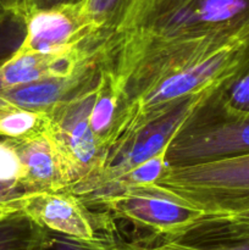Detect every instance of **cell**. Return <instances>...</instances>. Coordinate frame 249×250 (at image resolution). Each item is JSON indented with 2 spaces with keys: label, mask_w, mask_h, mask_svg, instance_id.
<instances>
[{
  "label": "cell",
  "mask_w": 249,
  "mask_h": 250,
  "mask_svg": "<svg viewBox=\"0 0 249 250\" xmlns=\"http://www.w3.org/2000/svg\"><path fill=\"white\" fill-rule=\"evenodd\" d=\"M50 117L46 112L29 111L0 103V137L24 138L48 128Z\"/></svg>",
  "instance_id": "5bb4252c"
},
{
  "label": "cell",
  "mask_w": 249,
  "mask_h": 250,
  "mask_svg": "<svg viewBox=\"0 0 249 250\" xmlns=\"http://www.w3.org/2000/svg\"><path fill=\"white\" fill-rule=\"evenodd\" d=\"M21 214L42 229L82 242L115 239L104 221L88 212L81 198L68 190L28 192L22 199Z\"/></svg>",
  "instance_id": "52a82bcc"
},
{
  "label": "cell",
  "mask_w": 249,
  "mask_h": 250,
  "mask_svg": "<svg viewBox=\"0 0 249 250\" xmlns=\"http://www.w3.org/2000/svg\"><path fill=\"white\" fill-rule=\"evenodd\" d=\"M134 0H82L83 16L100 32H112L121 23Z\"/></svg>",
  "instance_id": "9a60e30c"
},
{
  "label": "cell",
  "mask_w": 249,
  "mask_h": 250,
  "mask_svg": "<svg viewBox=\"0 0 249 250\" xmlns=\"http://www.w3.org/2000/svg\"><path fill=\"white\" fill-rule=\"evenodd\" d=\"M81 1L82 0H19L14 12H16L19 16L22 17L32 10L46 9V7H53L63 4H77Z\"/></svg>",
  "instance_id": "7402d4cb"
},
{
  "label": "cell",
  "mask_w": 249,
  "mask_h": 250,
  "mask_svg": "<svg viewBox=\"0 0 249 250\" xmlns=\"http://www.w3.org/2000/svg\"><path fill=\"white\" fill-rule=\"evenodd\" d=\"M149 187L172 197L205 216L249 209V154L190 165L167 166Z\"/></svg>",
  "instance_id": "7a4b0ae2"
},
{
  "label": "cell",
  "mask_w": 249,
  "mask_h": 250,
  "mask_svg": "<svg viewBox=\"0 0 249 250\" xmlns=\"http://www.w3.org/2000/svg\"><path fill=\"white\" fill-rule=\"evenodd\" d=\"M249 238V209L219 216H205L193 229L175 239L192 244Z\"/></svg>",
  "instance_id": "8fae6325"
},
{
  "label": "cell",
  "mask_w": 249,
  "mask_h": 250,
  "mask_svg": "<svg viewBox=\"0 0 249 250\" xmlns=\"http://www.w3.org/2000/svg\"><path fill=\"white\" fill-rule=\"evenodd\" d=\"M98 76L99 71L90 82L49 114L51 132L77 171L78 181L94 172L100 163L99 144L89 124L98 93Z\"/></svg>",
  "instance_id": "8992f818"
},
{
  "label": "cell",
  "mask_w": 249,
  "mask_h": 250,
  "mask_svg": "<svg viewBox=\"0 0 249 250\" xmlns=\"http://www.w3.org/2000/svg\"><path fill=\"white\" fill-rule=\"evenodd\" d=\"M0 138H1V137H0Z\"/></svg>",
  "instance_id": "4316f807"
},
{
  "label": "cell",
  "mask_w": 249,
  "mask_h": 250,
  "mask_svg": "<svg viewBox=\"0 0 249 250\" xmlns=\"http://www.w3.org/2000/svg\"><path fill=\"white\" fill-rule=\"evenodd\" d=\"M10 139L23 167L20 182L28 192L63 190L78 181L77 171L51 132L50 124L33 136Z\"/></svg>",
  "instance_id": "ba28073f"
},
{
  "label": "cell",
  "mask_w": 249,
  "mask_h": 250,
  "mask_svg": "<svg viewBox=\"0 0 249 250\" xmlns=\"http://www.w3.org/2000/svg\"><path fill=\"white\" fill-rule=\"evenodd\" d=\"M90 203L164 239L178 238L205 217L204 212L149 187H127Z\"/></svg>",
  "instance_id": "277c9868"
},
{
  "label": "cell",
  "mask_w": 249,
  "mask_h": 250,
  "mask_svg": "<svg viewBox=\"0 0 249 250\" xmlns=\"http://www.w3.org/2000/svg\"><path fill=\"white\" fill-rule=\"evenodd\" d=\"M142 1H143V0H134V1H133V4H132V6H131V9L128 10V12H127V15H126V16H124V19H126V17L128 16V15H129V12H131L132 10H133L134 7H136L137 5H138L139 2H142ZM124 20H122V21H124ZM122 21H121V22H122ZM119 26H120V24H119ZM119 26H117V27H119ZM117 27H116V28H117Z\"/></svg>",
  "instance_id": "d4e9b609"
},
{
  "label": "cell",
  "mask_w": 249,
  "mask_h": 250,
  "mask_svg": "<svg viewBox=\"0 0 249 250\" xmlns=\"http://www.w3.org/2000/svg\"><path fill=\"white\" fill-rule=\"evenodd\" d=\"M24 37V23L21 16L11 10L0 11V62L19 49Z\"/></svg>",
  "instance_id": "e0dca14e"
},
{
  "label": "cell",
  "mask_w": 249,
  "mask_h": 250,
  "mask_svg": "<svg viewBox=\"0 0 249 250\" xmlns=\"http://www.w3.org/2000/svg\"><path fill=\"white\" fill-rule=\"evenodd\" d=\"M121 106V95L111 70L100 63L98 76V93L89 116V124L100 148V159L106 139L114 127ZM100 164V163H99ZM99 167V166H98Z\"/></svg>",
  "instance_id": "30bf717a"
},
{
  "label": "cell",
  "mask_w": 249,
  "mask_h": 250,
  "mask_svg": "<svg viewBox=\"0 0 249 250\" xmlns=\"http://www.w3.org/2000/svg\"><path fill=\"white\" fill-rule=\"evenodd\" d=\"M168 146H170V144H168ZM168 146H165L163 150L159 151L158 154L151 156L150 159H148V160H145L144 163L137 165L136 167L132 168L129 172H127L126 175L122 176L121 178H119V180L114 183V186H112L105 194H107V193L119 192V190L127 187H142V186H149L151 185V183L155 182V181L163 175V172L168 166Z\"/></svg>",
  "instance_id": "2e32d148"
},
{
  "label": "cell",
  "mask_w": 249,
  "mask_h": 250,
  "mask_svg": "<svg viewBox=\"0 0 249 250\" xmlns=\"http://www.w3.org/2000/svg\"><path fill=\"white\" fill-rule=\"evenodd\" d=\"M205 107L226 115H249V61L212 95Z\"/></svg>",
  "instance_id": "7c38bea8"
},
{
  "label": "cell",
  "mask_w": 249,
  "mask_h": 250,
  "mask_svg": "<svg viewBox=\"0 0 249 250\" xmlns=\"http://www.w3.org/2000/svg\"><path fill=\"white\" fill-rule=\"evenodd\" d=\"M1 10H4V9H2V7H1V6H0V11H1Z\"/></svg>",
  "instance_id": "484cf974"
},
{
  "label": "cell",
  "mask_w": 249,
  "mask_h": 250,
  "mask_svg": "<svg viewBox=\"0 0 249 250\" xmlns=\"http://www.w3.org/2000/svg\"><path fill=\"white\" fill-rule=\"evenodd\" d=\"M20 49L43 54H70L105 43L104 33L82 15L80 2L36 9L22 16Z\"/></svg>",
  "instance_id": "5b68a950"
},
{
  "label": "cell",
  "mask_w": 249,
  "mask_h": 250,
  "mask_svg": "<svg viewBox=\"0 0 249 250\" xmlns=\"http://www.w3.org/2000/svg\"><path fill=\"white\" fill-rule=\"evenodd\" d=\"M23 167L11 139L0 138V181L1 182H17L22 180Z\"/></svg>",
  "instance_id": "d6986e66"
},
{
  "label": "cell",
  "mask_w": 249,
  "mask_h": 250,
  "mask_svg": "<svg viewBox=\"0 0 249 250\" xmlns=\"http://www.w3.org/2000/svg\"><path fill=\"white\" fill-rule=\"evenodd\" d=\"M111 250H211L180 239H164L160 243H128L112 242Z\"/></svg>",
  "instance_id": "44dd1931"
},
{
  "label": "cell",
  "mask_w": 249,
  "mask_h": 250,
  "mask_svg": "<svg viewBox=\"0 0 249 250\" xmlns=\"http://www.w3.org/2000/svg\"><path fill=\"white\" fill-rule=\"evenodd\" d=\"M19 0H0V6L5 10H15Z\"/></svg>",
  "instance_id": "cb8c5ba5"
},
{
  "label": "cell",
  "mask_w": 249,
  "mask_h": 250,
  "mask_svg": "<svg viewBox=\"0 0 249 250\" xmlns=\"http://www.w3.org/2000/svg\"><path fill=\"white\" fill-rule=\"evenodd\" d=\"M249 154V115H226L208 109L171 141L168 166L190 165Z\"/></svg>",
  "instance_id": "3957f363"
},
{
  "label": "cell",
  "mask_w": 249,
  "mask_h": 250,
  "mask_svg": "<svg viewBox=\"0 0 249 250\" xmlns=\"http://www.w3.org/2000/svg\"><path fill=\"white\" fill-rule=\"evenodd\" d=\"M99 65L71 77L48 78L27 84L0 88V103L19 109L50 114L58 105L93 80Z\"/></svg>",
  "instance_id": "9c48e42d"
},
{
  "label": "cell",
  "mask_w": 249,
  "mask_h": 250,
  "mask_svg": "<svg viewBox=\"0 0 249 250\" xmlns=\"http://www.w3.org/2000/svg\"><path fill=\"white\" fill-rule=\"evenodd\" d=\"M249 42V0H143L115 29L106 66L133 97L170 73Z\"/></svg>",
  "instance_id": "6da1fadb"
},
{
  "label": "cell",
  "mask_w": 249,
  "mask_h": 250,
  "mask_svg": "<svg viewBox=\"0 0 249 250\" xmlns=\"http://www.w3.org/2000/svg\"><path fill=\"white\" fill-rule=\"evenodd\" d=\"M197 246L205 247V248L211 250H249V238L208 242V243H200Z\"/></svg>",
  "instance_id": "603a6c76"
},
{
  "label": "cell",
  "mask_w": 249,
  "mask_h": 250,
  "mask_svg": "<svg viewBox=\"0 0 249 250\" xmlns=\"http://www.w3.org/2000/svg\"><path fill=\"white\" fill-rule=\"evenodd\" d=\"M44 231L23 214L0 215V250H33Z\"/></svg>",
  "instance_id": "4fadbf2b"
},
{
  "label": "cell",
  "mask_w": 249,
  "mask_h": 250,
  "mask_svg": "<svg viewBox=\"0 0 249 250\" xmlns=\"http://www.w3.org/2000/svg\"><path fill=\"white\" fill-rule=\"evenodd\" d=\"M28 193L21 182L0 181V215L21 214L22 199Z\"/></svg>",
  "instance_id": "ffe728a7"
},
{
  "label": "cell",
  "mask_w": 249,
  "mask_h": 250,
  "mask_svg": "<svg viewBox=\"0 0 249 250\" xmlns=\"http://www.w3.org/2000/svg\"><path fill=\"white\" fill-rule=\"evenodd\" d=\"M114 241L115 239L106 242H82L45 229L33 250H111Z\"/></svg>",
  "instance_id": "ac0fdd59"
}]
</instances>
